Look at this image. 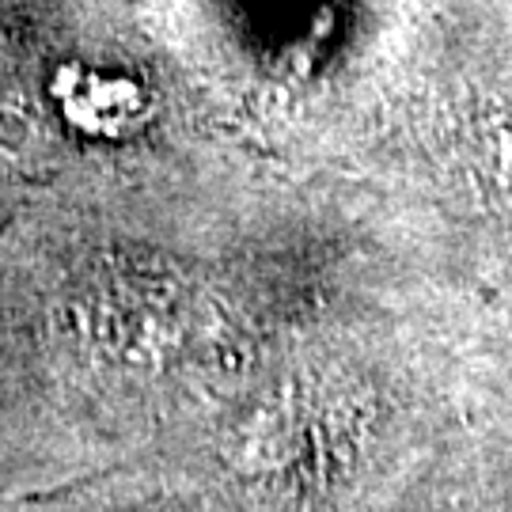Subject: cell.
I'll list each match as a JSON object with an SVG mask.
<instances>
[{
  "mask_svg": "<svg viewBox=\"0 0 512 512\" xmlns=\"http://www.w3.org/2000/svg\"><path fill=\"white\" fill-rule=\"evenodd\" d=\"M54 99L69 126L95 141H126L152 114V99L137 80L80 65H69L54 76Z\"/></svg>",
  "mask_w": 512,
  "mask_h": 512,
  "instance_id": "6da1fadb",
  "label": "cell"
}]
</instances>
